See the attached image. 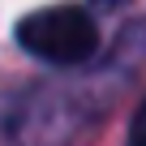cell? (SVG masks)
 Returning <instances> with one entry per match:
<instances>
[{
	"label": "cell",
	"mask_w": 146,
	"mask_h": 146,
	"mask_svg": "<svg viewBox=\"0 0 146 146\" xmlns=\"http://www.w3.org/2000/svg\"><path fill=\"white\" fill-rule=\"evenodd\" d=\"M99 9H116V5H125V0H95Z\"/></svg>",
	"instance_id": "obj_3"
},
{
	"label": "cell",
	"mask_w": 146,
	"mask_h": 146,
	"mask_svg": "<svg viewBox=\"0 0 146 146\" xmlns=\"http://www.w3.org/2000/svg\"><path fill=\"white\" fill-rule=\"evenodd\" d=\"M17 43L47 64L73 69V64L95 60L99 30L82 5H47V9H35L17 22Z\"/></svg>",
	"instance_id": "obj_1"
},
{
	"label": "cell",
	"mask_w": 146,
	"mask_h": 146,
	"mask_svg": "<svg viewBox=\"0 0 146 146\" xmlns=\"http://www.w3.org/2000/svg\"><path fill=\"white\" fill-rule=\"evenodd\" d=\"M125 146H146V99L137 103V112H133V125H129V142Z\"/></svg>",
	"instance_id": "obj_2"
}]
</instances>
